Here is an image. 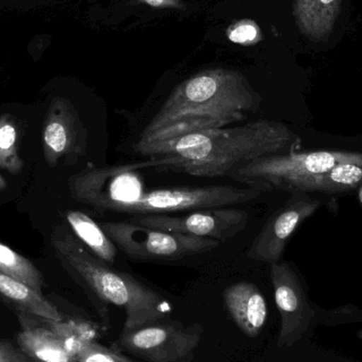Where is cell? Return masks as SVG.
I'll list each match as a JSON object with an SVG mask.
<instances>
[{
	"label": "cell",
	"mask_w": 362,
	"mask_h": 362,
	"mask_svg": "<svg viewBox=\"0 0 362 362\" xmlns=\"http://www.w3.org/2000/svg\"><path fill=\"white\" fill-rule=\"evenodd\" d=\"M138 1L148 4L153 8H176V10L185 8V4L181 0H138Z\"/></svg>",
	"instance_id": "22"
},
{
	"label": "cell",
	"mask_w": 362,
	"mask_h": 362,
	"mask_svg": "<svg viewBox=\"0 0 362 362\" xmlns=\"http://www.w3.org/2000/svg\"><path fill=\"white\" fill-rule=\"evenodd\" d=\"M74 199L99 212L117 213L132 216L175 214L183 211L215 206H231L253 202L262 192L252 187L232 185L180 187L140 192L139 195L119 196L101 189L69 183Z\"/></svg>",
	"instance_id": "4"
},
{
	"label": "cell",
	"mask_w": 362,
	"mask_h": 362,
	"mask_svg": "<svg viewBox=\"0 0 362 362\" xmlns=\"http://www.w3.org/2000/svg\"><path fill=\"white\" fill-rule=\"evenodd\" d=\"M51 245L68 274L98 303L123 308L122 331H132L171 316V302L135 276L100 261L65 228L55 230Z\"/></svg>",
	"instance_id": "3"
},
{
	"label": "cell",
	"mask_w": 362,
	"mask_h": 362,
	"mask_svg": "<svg viewBox=\"0 0 362 362\" xmlns=\"http://www.w3.org/2000/svg\"><path fill=\"white\" fill-rule=\"evenodd\" d=\"M0 272L42 293L44 276L40 270L29 259L2 243H0Z\"/></svg>",
	"instance_id": "16"
},
{
	"label": "cell",
	"mask_w": 362,
	"mask_h": 362,
	"mask_svg": "<svg viewBox=\"0 0 362 362\" xmlns=\"http://www.w3.org/2000/svg\"><path fill=\"white\" fill-rule=\"evenodd\" d=\"M65 216L72 233L83 246L100 261L114 266L119 249L101 225L81 211H68Z\"/></svg>",
	"instance_id": "14"
},
{
	"label": "cell",
	"mask_w": 362,
	"mask_h": 362,
	"mask_svg": "<svg viewBox=\"0 0 362 362\" xmlns=\"http://www.w3.org/2000/svg\"><path fill=\"white\" fill-rule=\"evenodd\" d=\"M6 180H4V177H2L1 175H0V191H2V189H6Z\"/></svg>",
	"instance_id": "23"
},
{
	"label": "cell",
	"mask_w": 362,
	"mask_h": 362,
	"mask_svg": "<svg viewBox=\"0 0 362 362\" xmlns=\"http://www.w3.org/2000/svg\"><path fill=\"white\" fill-rule=\"evenodd\" d=\"M306 204L293 202L276 212L255 236L247 250V257L264 263H276L282 255L285 243L291 238L306 213Z\"/></svg>",
	"instance_id": "11"
},
{
	"label": "cell",
	"mask_w": 362,
	"mask_h": 362,
	"mask_svg": "<svg viewBox=\"0 0 362 362\" xmlns=\"http://www.w3.org/2000/svg\"><path fill=\"white\" fill-rule=\"evenodd\" d=\"M261 98L246 76L226 68L204 70L170 93L140 134L138 144L168 141L245 120Z\"/></svg>",
	"instance_id": "2"
},
{
	"label": "cell",
	"mask_w": 362,
	"mask_h": 362,
	"mask_svg": "<svg viewBox=\"0 0 362 362\" xmlns=\"http://www.w3.org/2000/svg\"><path fill=\"white\" fill-rule=\"evenodd\" d=\"M230 42L234 44L251 46L262 40V32L257 23L250 19H245L230 25L227 30Z\"/></svg>",
	"instance_id": "19"
},
{
	"label": "cell",
	"mask_w": 362,
	"mask_h": 362,
	"mask_svg": "<svg viewBox=\"0 0 362 362\" xmlns=\"http://www.w3.org/2000/svg\"><path fill=\"white\" fill-rule=\"evenodd\" d=\"M362 178L361 168L353 165H336L331 171V180L339 185H352Z\"/></svg>",
	"instance_id": "20"
},
{
	"label": "cell",
	"mask_w": 362,
	"mask_h": 362,
	"mask_svg": "<svg viewBox=\"0 0 362 362\" xmlns=\"http://www.w3.org/2000/svg\"><path fill=\"white\" fill-rule=\"evenodd\" d=\"M226 308L238 329L248 336L257 337L267 321V303L257 285L238 282L223 291Z\"/></svg>",
	"instance_id": "12"
},
{
	"label": "cell",
	"mask_w": 362,
	"mask_h": 362,
	"mask_svg": "<svg viewBox=\"0 0 362 362\" xmlns=\"http://www.w3.org/2000/svg\"><path fill=\"white\" fill-rule=\"evenodd\" d=\"M234 206H235L199 209L185 215L135 216L132 217L129 221L153 229L212 238L223 243L244 231L248 225L249 213Z\"/></svg>",
	"instance_id": "7"
},
{
	"label": "cell",
	"mask_w": 362,
	"mask_h": 362,
	"mask_svg": "<svg viewBox=\"0 0 362 362\" xmlns=\"http://www.w3.org/2000/svg\"><path fill=\"white\" fill-rule=\"evenodd\" d=\"M44 157L49 167L61 160L76 163L87 151V131L74 104L65 98L51 101L42 133Z\"/></svg>",
	"instance_id": "9"
},
{
	"label": "cell",
	"mask_w": 362,
	"mask_h": 362,
	"mask_svg": "<svg viewBox=\"0 0 362 362\" xmlns=\"http://www.w3.org/2000/svg\"><path fill=\"white\" fill-rule=\"evenodd\" d=\"M117 248L129 259L144 262H175L211 252L221 245L198 238L153 229L132 221L100 223Z\"/></svg>",
	"instance_id": "5"
},
{
	"label": "cell",
	"mask_w": 362,
	"mask_h": 362,
	"mask_svg": "<svg viewBox=\"0 0 362 362\" xmlns=\"http://www.w3.org/2000/svg\"><path fill=\"white\" fill-rule=\"evenodd\" d=\"M274 300L281 317L278 346H291L299 341L310 327L314 312L303 287L291 266L274 263L270 266Z\"/></svg>",
	"instance_id": "10"
},
{
	"label": "cell",
	"mask_w": 362,
	"mask_h": 362,
	"mask_svg": "<svg viewBox=\"0 0 362 362\" xmlns=\"http://www.w3.org/2000/svg\"><path fill=\"white\" fill-rule=\"evenodd\" d=\"M0 297L14 306L15 312L35 315L54 322H63L64 317L59 308L49 301L42 293L0 272Z\"/></svg>",
	"instance_id": "13"
},
{
	"label": "cell",
	"mask_w": 362,
	"mask_h": 362,
	"mask_svg": "<svg viewBox=\"0 0 362 362\" xmlns=\"http://www.w3.org/2000/svg\"><path fill=\"white\" fill-rule=\"evenodd\" d=\"M19 132L10 115L0 116V169L18 174L23 163L19 155Z\"/></svg>",
	"instance_id": "17"
},
{
	"label": "cell",
	"mask_w": 362,
	"mask_h": 362,
	"mask_svg": "<svg viewBox=\"0 0 362 362\" xmlns=\"http://www.w3.org/2000/svg\"><path fill=\"white\" fill-rule=\"evenodd\" d=\"M291 141L293 135L286 127L259 120L240 127L198 132L168 141L136 144L135 150L150 158L146 167L215 178L228 177L245 163L279 154Z\"/></svg>",
	"instance_id": "1"
},
{
	"label": "cell",
	"mask_w": 362,
	"mask_h": 362,
	"mask_svg": "<svg viewBox=\"0 0 362 362\" xmlns=\"http://www.w3.org/2000/svg\"><path fill=\"white\" fill-rule=\"evenodd\" d=\"M341 0H295V16L305 35L318 40L331 32L340 12Z\"/></svg>",
	"instance_id": "15"
},
{
	"label": "cell",
	"mask_w": 362,
	"mask_h": 362,
	"mask_svg": "<svg viewBox=\"0 0 362 362\" xmlns=\"http://www.w3.org/2000/svg\"><path fill=\"white\" fill-rule=\"evenodd\" d=\"M0 362H32L31 359L8 340L0 339Z\"/></svg>",
	"instance_id": "21"
},
{
	"label": "cell",
	"mask_w": 362,
	"mask_h": 362,
	"mask_svg": "<svg viewBox=\"0 0 362 362\" xmlns=\"http://www.w3.org/2000/svg\"><path fill=\"white\" fill-rule=\"evenodd\" d=\"M204 327L163 319L132 331H122L112 348L144 362H193Z\"/></svg>",
	"instance_id": "6"
},
{
	"label": "cell",
	"mask_w": 362,
	"mask_h": 362,
	"mask_svg": "<svg viewBox=\"0 0 362 362\" xmlns=\"http://www.w3.org/2000/svg\"><path fill=\"white\" fill-rule=\"evenodd\" d=\"M16 313L21 331L17 346L32 362H76L81 344L90 338L63 322H54L27 313Z\"/></svg>",
	"instance_id": "8"
},
{
	"label": "cell",
	"mask_w": 362,
	"mask_h": 362,
	"mask_svg": "<svg viewBox=\"0 0 362 362\" xmlns=\"http://www.w3.org/2000/svg\"><path fill=\"white\" fill-rule=\"evenodd\" d=\"M76 362H141L116 349L106 348L93 340L85 341L76 353Z\"/></svg>",
	"instance_id": "18"
}]
</instances>
